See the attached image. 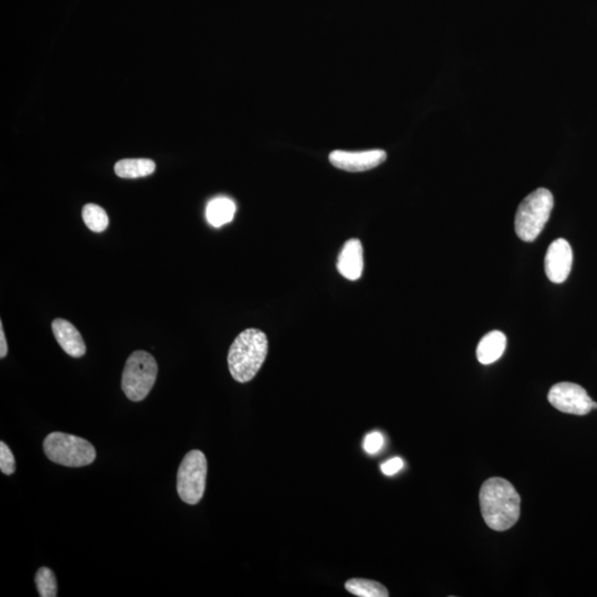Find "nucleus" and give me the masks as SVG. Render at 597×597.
<instances>
[{"label":"nucleus","instance_id":"9b49d317","mask_svg":"<svg viewBox=\"0 0 597 597\" xmlns=\"http://www.w3.org/2000/svg\"><path fill=\"white\" fill-rule=\"evenodd\" d=\"M364 267L363 246L358 240H350L344 244L338 258L337 268L347 280L356 281L362 277Z\"/></svg>","mask_w":597,"mask_h":597},{"label":"nucleus","instance_id":"423d86ee","mask_svg":"<svg viewBox=\"0 0 597 597\" xmlns=\"http://www.w3.org/2000/svg\"><path fill=\"white\" fill-rule=\"evenodd\" d=\"M207 459L201 450H191L177 473V493L184 503L197 504L205 494Z\"/></svg>","mask_w":597,"mask_h":597},{"label":"nucleus","instance_id":"aec40b11","mask_svg":"<svg viewBox=\"0 0 597 597\" xmlns=\"http://www.w3.org/2000/svg\"><path fill=\"white\" fill-rule=\"evenodd\" d=\"M403 467V460L398 457L389 459L387 462L382 464L381 465L382 473L387 475H394L397 474Z\"/></svg>","mask_w":597,"mask_h":597},{"label":"nucleus","instance_id":"2eb2a0df","mask_svg":"<svg viewBox=\"0 0 597 597\" xmlns=\"http://www.w3.org/2000/svg\"><path fill=\"white\" fill-rule=\"evenodd\" d=\"M346 589L351 594L358 597H388L386 586L377 581L366 579H351L346 583Z\"/></svg>","mask_w":597,"mask_h":597},{"label":"nucleus","instance_id":"0eeeda50","mask_svg":"<svg viewBox=\"0 0 597 597\" xmlns=\"http://www.w3.org/2000/svg\"><path fill=\"white\" fill-rule=\"evenodd\" d=\"M548 399L558 411L584 416L593 409L588 392L578 384L563 382L550 389Z\"/></svg>","mask_w":597,"mask_h":597},{"label":"nucleus","instance_id":"9d476101","mask_svg":"<svg viewBox=\"0 0 597 597\" xmlns=\"http://www.w3.org/2000/svg\"><path fill=\"white\" fill-rule=\"evenodd\" d=\"M52 328L55 340L68 356L75 358L84 356L87 352V347H85L83 336L73 323L64 320V318H55L53 321Z\"/></svg>","mask_w":597,"mask_h":597},{"label":"nucleus","instance_id":"7ed1b4c3","mask_svg":"<svg viewBox=\"0 0 597 597\" xmlns=\"http://www.w3.org/2000/svg\"><path fill=\"white\" fill-rule=\"evenodd\" d=\"M553 206V195L546 189H538L521 201L514 220L515 232L521 240L533 242L539 237Z\"/></svg>","mask_w":597,"mask_h":597},{"label":"nucleus","instance_id":"1a4fd4ad","mask_svg":"<svg viewBox=\"0 0 597 597\" xmlns=\"http://www.w3.org/2000/svg\"><path fill=\"white\" fill-rule=\"evenodd\" d=\"M573 265V251L569 241L556 240L546 251L544 260L545 275L553 283H563L568 279Z\"/></svg>","mask_w":597,"mask_h":597},{"label":"nucleus","instance_id":"39448f33","mask_svg":"<svg viewBox=\"0 0 597 597\" xmlns=\"http://www.w3.org/2000/svg\"><path fill=\"white\" fill-rule=\"evenodd\" d=\"M158 362L152 354L135 351L126 360L122 373V389L132 402H141L149 396L158 377Z\"/></svg>","mask_w":597,"mask_h":597},{"label":"nucleus","instance_id":"ddd939ff","mask_svg":"<svg viewBox=\"0 0 597 597\" xmlns=\"http://www.w3.org/2000/svg\"><path fill=\"white\" fill-rule=\"evenodd\" d=\"M156 165L149 159H128L119 161L114 166L115 174L121 179H140L154 173Z\"/></svg>","mask_w":597,"mask_h":597},{"label":"nucleus","instance_id":"20e7f679","mask_svg":"<svg viewBox=\"0 0 597 597\" xmlns=\"http://www.w3.org/2000/svg\"><path fill=\"white\" fill-rule=\"evenodd\" d=\"M44 450L49 460L65 467H84L97 458V452L88 440L60 432L45 437Z\"/></svg>","mask_w":597,"mask_h":597},{"label":"nucleus","instance_id":"6e6552de","mask_svg":"<svg viewBox=\"0 0 597 597\" xmlns=\"http://www.w3.org/2000/svg\"><path fill=\"white\" fill-rule=\"evenodd\" d=\"M387 159L386 151L372 150L364 152L334 151L328 156L330 163L338 170L358 173L376 169Z\"/></svg>","mask_w":597,"mask_h":597},{"label":"nucleus","instance_id":"f03ea898","mask_svg":"<svg viewBox=\"0 0 597 597\" xmlns=\"http://www.w3.org/2000/svg\"><path fill=\"white\" fill-rule=\"evenodd\" d=\"M268 356V338L258 328H247L232 342L229 367L232 378L240 383L250 382L257 376Z\"/></svg>","mask_w":597,"mask_h":597},{"label":"nucleus","instance_id":"4468645a","mask_svg":"<svg viewBox=\"0 0 597 597\" xmlns=\"http://www.w3.org/2000/svg\"><path fill=\"white\" fill-rule=\"evenodd\" d=\"M235 212V202L225 197H220V199L212 200L207 206V220L211 226L219 229L234 220Z\"/></svg>","mask_w":597,"mask_h":597},{"label":"nucleus","instance_id":"a211bd4d","mask_svg":"<svg viewBox=\"0 0 597 597\" xmlns=\"http://www.w3.org/2000/svg\"><path fill=\"white\" fill-rule=\"evenodd\" d=\"M0 470L7 475H13L16 470L14 454L4 442L0 443Z\"/></svg>","mask_w":597,"mask_h":597},{"label":"nucleus","instance_id":"dca6fc26","mask_svg":"<svg viewBox=\"0 0 597 597\" xmlns=\"http://www.w3.org/2000/svg\"><path fill=\"white\" fill-rule=\"evenodd\" d=\"M83 219L88 229L93 232H103L109 226V217L103 207L88 204L83 207Z\"/></svg>","mask_w":597,"mask_h":597},{"label":"nucleus","instance_id":"f257e3e1","mask_svg":"<svg viewBox=\"0 0 597 597\" xmlns=\"http://www.w3.org/2000/svg\"><path fill=\"white\" fill-rule=\"evenodd\" d=\"M480 508L484 523L494 531H507L518 523L521 498L508 480L494 477L480 489Z\"/></svg>","mask_w":597,"mask_h":597},{"label":"nucleus","instance_id":"f8f14e48","mask_svg":"<svg viewBox=\"0 0 597 597\" xmlns=\"http://www.w3.org/2000/svg\"><path fill=\"white\" fill-rule=\"evenodd\" d=\"M507 347V338L500 331L485 334L477 347L478 361L484 366L497 362Z\"/></svg>","mask_w":597,"mask_h":597},{"label":"nucleus","instance_id":"6ab92c4d","mask_svg":"<svg viewBox=\"0 0 597 597\" xmlns=\"http://www.w3.org/2000/svg\"><path fill=\"white\" fill-rule=\"evenodd\" d=\"M384 445V437L381 433H371L368 434L366 439H364V449L368 454H377L381 450Z\"/></svg>","mask_w":597,"mask_h":597},{"label":"nucleus","instance_id":"412c9836","mask_svg":"<svg viewBox=\"0 0 597 597\" xmlns=\"http://www.w3.org/2000/svg\"><path fill=\"white\" fill-rule=\"evenodd\" d=\"M8 353V346L6 337H5L3 322L0 321V357H6Z\"/></svg>","mask_w":597,"mask_h":597},{"label":"nucleus","instance_id":"f3484780","mask_svg":"<svg viewBox=\"0 0 597 597\" xmlns=\"http://www.w3.org/2000/svg\"><path fill=\"white\" fill-rule=\"evenodd\" d=\"M38 593L42 597H55L58 595L57 579L49 568H40L34 578Z\"/></svg>","mask_w":597,"mask_h":597}]
</instances>
